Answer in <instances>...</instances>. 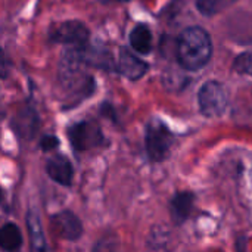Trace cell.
<instances>
[{"mask_svg":"<svg viewBox=\"0 0 252 252\" xmlns=\"http://www.w3.org/2000/svg\"><path fill=\"white\" fill-rule=\"evenodd\" d=\"M213 44L210 34L201 27L186 28L179 38L177 58L180 65L188 71L202 68L211 58Z\"/></svg>","mask_w":252,"mask_h":252,"instance_id":"6da1fadb","label":"cell"},{"mask_svg":"<svg viewBox=\"0 0 252 252\" xmlns=\"http://www.w3.org/2000/svg\"><path fill=\"white\" fill-rule=\"evenodd\" d=\"M49 40L53 43H62L66 47L84 49L89 44V30L80 21H66L50 30Z\"/></svg>","mask_w":252,"mask_h":252,"instance_id":"7a4b0ae2","label":"cell"},{"mask_svg":"<svg viewBox=\"0 0 252 252\" xmlns=\"http://www.w3.org/2000/svg\"><path fill=\"white\" fill-rule=\"evenodd\" d=\"M173 145L171 131L161 123L152 121L146 128V151L152 161H162Z\"/></svg>","mask_w":252,"mask_h":252,"instance_id":"3957f363","label":"cell"},{"mask_svg":"<svg viewBox=\"0 0 252 252\" xmlns=\"http://www.w3.org/2000/svg\"><path fill=\"white\" fill-rule=\"evenodd\" d=\"M199 106L207 117H220L229 103L224 87L217 81L205 83L199 90Z\"/></svg>","mask_w":252,"mask_h":252,"instance_id":"277c9868","label":"cell"},{"mask_svg":"<svg viewBox=\"0 0 252 252\" xmlns=\"http://www.w3.org/2000/svg\"><path fill=\"white\" fill-rule=\"evenodd\" d=\"M68 139L75 151H87L103 142L100 127L94 121H80L68 128Z\"/></svg>","mask_w":252,"mask_h":252,"instance_id":"5b68a950","label":"cell"},{"mask_svg":"<svg viewBox=\"0 0 252 252\" xmlns=\"http://www.w3.org/2000/svg\"><path fill=\"white\" fill-rule=\"evenodd\" d=\"M52 226L55 232L66 241H77L83 233L81 221L71 211H61L55 214L52 217Z\"/></svg>","mask_w":252,"mask_h":252,"instance_id":"8992f818","label":"cell"},{"mask_svg":"<svg viewBox=\"0 0 252 252\" xmlns=\"http://www.w3.org/2000/svg\"><path fill=\"white\" fill-rule=\"evenodd\" d=\"M46 173L52 180L62 186H69L74 177V170L68 158L63 155H55L52 157L46 164Z\"/></svg>","mask_w":252,"mask_h":252,"instance_id":"52a82bcc","label":"cell"},{"mask_svg":"<svg viewBox=\"0 0 252 252\" xmlns=\"http://www.w3.org/2000/svg\"><path fill=\"white\" fill-rule=\"evenodd\" d=\"M12 126L18 133V136H21L22 139H31L35 136L40 127V120L32 108H24L18 112Z\"/></svg>","mask_w":252,"mask_h":252,"instance_id":"ba28073f","label":"cell"},{"mask_svg":"<svg viewBox=\"0 0 252 252\" xmlns=\"http://www.w3.org/2000/svg\"><path fill=\"white\" fill-rule=\"evenodd\" d=\"M118 71L130 80H137L148 71V65L128 49H121Z\"/></svg>","mask_w":252,"mask_h":252,"instance_id":"9c48e42d","label":"cell"},{"mask_svg":"<svg viewBox=\"0 0 252 252\" xmlns=\"http://www.w3.org/2000/svg\"><path fill=\"white\" fill-rule=\"evenodd\" d=\"M22 245V235L16 224L6 223L0 227V248L4 251H16Z\"/></svg>","mask_w":252,"mask_h":252,"instance_id":"30bf717a","label":"cell"},{"mask_svg":"<svg viewBox=\"0 0 252 252\" xmlns=\"http://www.w3.org/2000/svg\"><path fill=\"white\" fill-rule=\"evenodd\" d=\"M130 43L131 47L139 53H149L152 50V32L146 25H137L130 32Z\"/></svg>","mask_w":252,"mask_h":252,"instance_id":"8fae6325","label":"cell"},{"mask_svg":"<svg viewBox=\"0 0 252 252\" xmlns=\"http://www.w3.org/2000/svg\"><path fill=\"white\" fill-rule=\"evenodd\" d=\"M192 202L193 196L189 193H179L173 201H171V213L176 221H183L189 216L192 210Z\"/></svg>","mask_w":252,"mask_h":252,"instance_id":"7c38bea8","label":"cell"},{"mask_svg":"<svg viewBox=\"0 0 252 252\" xmlns=\"http://www.w3.org/2000/svg\"><path fill=\"white\" fill-rule=\"evenodd\" d=\"M27 223H28V232H30L31 241H32V248L37 251H44L46 250V241H44V235H43L38 217L35 214L30 213Z\"/></svg>","mask_w":252,"mask_h":252,"instance_id":"4fadbf2b","label":"cell"},{"mask_svg":"<svg viewBox=\"0 0 252 252\" xmlns=\"http://www.w3.org/2000/svg\"><path fill=\"white\" fill-rule=\"evenodd\" d=\"M236 0H196V6L205 16H213L227 9Z\"/></svg>","mask_w":252,"mask_h":252,"instance_id":"5bb4252c","label":"cell"},{"mask_svg":"<svg viewBox=\"0 0 252 252\" xmlns=\"http://www.w3.org/2000/svg\"><path fill=\"white\" fill-rule=\"evenodd\" d=\"M235 68H236V71H239V72H244V74H250V75H252V52H250V53H244L242 56H239V58L236 59Z\"/></svg>","mask_w":252,"mask_h":252,"instance_id":"9a60e30c","label":"cell"},{"mask_svg":"<svg viewBox=\"0 0 252 252\" xmlns=\"http://www.w3.org/2000/svg\"><path fill=\"white\" fill-rule=\"evenodd\" d=\"M58 145H59V140H58L55 136H50V134L44 136V137L41 139V142H40V146H41L43 151H52V149H55Z\"/></svg>","mask_w":252,"mask_h":252,"instance_id":"2e32d148","label":"cell"},{"mask_svg":"<svg viewBox=\"0 0 252 252\" xmlns=\"http://www.w3.org/2000/svg\"><path fill=\"white\" fill-rule=\"evenodd\" d=\"M7 71H9V68H7V61H6V56H4L1 47H0V78H4V77L7 75Z\"/></svg>","mask_w":252,"mask_h":252,"instance_id":"e0dca14e","label":"cell"},{"mask_svg":"<svg viewBox=\"0 0 252 252\" xmlns=\"http://www.w3.org/2000/svg\"><path fill=\"white\" fill-rule=\"evenodd\" d=\"M1 199H3V193H1V189H0V202H1Z\"/></svg>","mask_w":252,"mask_h":252,"instance_id":"ac0fdd59","label":"cell"},{"mask_svg":"<svg viewBox=\"0 0 252 252\" xmlns=\"http://www.w3.org/2000/svg\"><path fill=\"white\" fill-rule=\"evenodd\" d=\"M121 1H128V0H121Z\"/></svg>","mask_w":252,"mask_h":252,"instance_id":"d6986e66","label":"cell"}]
</instances>
